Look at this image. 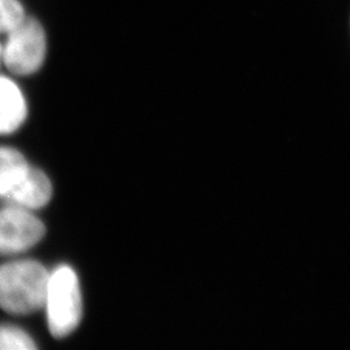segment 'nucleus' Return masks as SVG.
I'll return each mask as SVG.
<instances>
[{
    "label": "nucleus",
    "mask_w": 350,
    "mask_h": 350,
    "mask_svg": "<svg viewBox=\"0 0 350 350\" xmlns=\"http://www.w3.org/2000/svg\"><path fill=\"white\" fill-rule=\"evenodd\" d=\"M51 273L31 260L0 266V308L11 314H31L44 308Z\"/></svg>",
    "instance_id": "1"
},
{
    "label": "nucleus",
    "mask_w": 350,
    "mask_h": 350,
    "mask_svg": "<svg viewBox=\"0 0 350 350\" xmlns=\"http://www.w3.org/2000/svg\"><path fill=\"white\" fill-rule=\"evenodd\" d=\"M44 309L51 335L62 338L70 335L82 319V295L75 271L59 266L51 273Z\"/></svg>",
    "instance_id": "2"
},
{
    "label": "nucleus",
    "mask_w": 350,
    "mask_h": 350,
    "mask_svg": "<svg viewBox=\"0 0 350 350\" xmlns=\"http://www.w3.org/2000/svg\"><path fill=\"white\" fill-rule=\"evenodd\" d=\"M46 34L36 18H27L7 34L3 64L17 75L36 73L46 59Z\"/></svg>",
    "instance_id": "3"
},
{
    "label": "nucleus",
    "mask_w": 350,
    "mask_h": 350,
    "mask_svg": "<svg viewBox=\"0 0 350 350\" xmlns=\"http://www.w3.org/2000/svg\"><path fill=\"white\" fill-rule=\"evenodd\" d=\"M44 234V225L30 211L11 205L0 208V256L30 250Z\"/></svg>",
    "instance_id": "4"
},
{
    "label": "nucleus",
    "mask_w": 350,
    "mask_h": 350,
    "mask_svg": "<svg viewBox=\"0 0 350 350\" xmlns=\"http://www.w3.org/2000/svg\"><path fill=\"white\" fill-rule=\"evenodd\" d=\"M52 198V185L49 176L42 170L31 167L23 180L0 201L4 205L23 208L26 211H37L46 206Z\"/></svg>",
    "instance_id": "5"
},
{
    "label": "nucleus",
    "mask_w": 350,
    "mask_h": 350,
    "mask_svg": "<svg viewBox=\"0 0 350 350\" xmlns=\"http://www.w3.org/2000/svg\"><path fill=\"white\" fill-rule=\"evenodd\" d=\"M25 98L12 79L0 75V135L11 134L24 124Z\"/></svg>",
    "instance_id": "6"
},
{
    "label": "nucleus",
    "mask_w": 350,
    "mask_h": 350,
    "mask_svg": "<svg viewBox=\"0 0 350 350\" xmlns=\"http://www.w3.org/2000/svg\"><path fill=\"white\" fill-rule=\"evenodd\" d=\"M29 169V163L18 150L0 147V200L23 180Z\"/></svg>",
    "instance_id": "7"
},
{
    "label": "nucleus",
    "mask_w": 350,
    "mask_h": 350,
    "mask_svg": "<svg viewBox=\"0 0 350 350\" xmlns=\"http://www.w3.org/2000/svg\"><path fill=\"white\" fill-rule=\"evenodd\" d=\"M31 349H37V345L25 331L13 325H0V350Z\"/></svg>",
    "instance_id": "8"
},
{
    "label": "nucleus",
    "mask_w": 350,
    "mask_h": 350,
    "mask_svg": "<svg viewBox=\"0 0 350 350\" xmlns=\"http://www.w3.org/2000/svg\"><path fill=\"white\" fill-rule=\"evenodd\" d=\"M25 18L24 7L18 0H0V34H8Z\"/></svg>",
    "instance_id": "9"
},
{
    "label": "nucleus",
    "mask_w": 350,
    "mask_h": 350,
    "mask_svg": "<svg viewBox=\"0 0 350 350\" xmlns=\"http://www.w3.org/2000/svg\"><path fill=\"white\" fill-rule=\"evenodd\" d=\"M3 63V44L0 43V65Z\"/></svg>",
    "instance_id": "10"
}]
</instances>
